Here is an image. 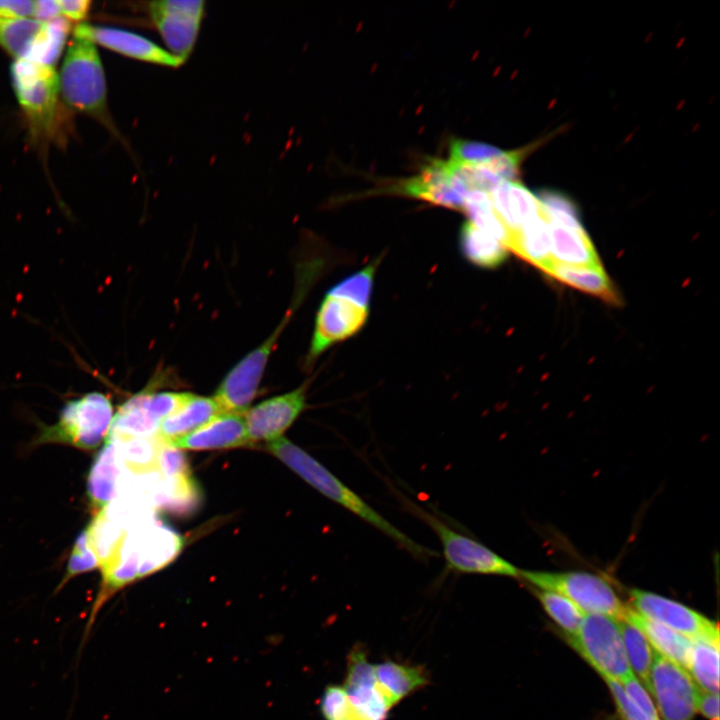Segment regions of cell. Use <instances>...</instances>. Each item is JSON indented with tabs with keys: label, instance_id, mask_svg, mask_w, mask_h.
<instances>
[{
	"label": "cell",
	"instance_id": "cell-1",
	"mask_svg": "<svg viewBox=\"0 0 720 720\" xmlns=\"http://www.w3.org/2000/svg\"><path fill=\"white\" fill-rule=\"evenodd\" d=\"M267 449L321 494L388 536L415 557L426 559L437 555L391 524L360 495L291 441L280 437L268 442Z\"/></svg>",
	"mask_w": 720,
	"mask_h": 720
},
{
	"label": "cell",
	"instance_id": "cell-2",
	"mask_svg": "<svg viewBox=\"0 0 720 720\" xmlns=\"http://www.w3.org/2000/svg\"><path fill=\"white\" fill-rule=\"evenodd\" d=\"M59 87L71 108L112 126L107 110L105 73L92 41L74 35L65 54Z\"/></svg>",
	"mask_w": 720,
	"mask_h": 720
},
{
	"label": "cell",
	"instance_id": "cell-3",
	"mask_svg": "<svg viewBox=\"0 0 720 720\" xmlns=\"http://www.w3.org/2000/svg\"><path fill=\"white\" fill-rule=\"evenodd\" d=\"M112 418L110 398L101 392H90L67 401L57 422L44 426L36 443H63L84 450L94 449L106 438Z\"/></svg>",
	"mask_w": 720,
	"mask_h": 720
},
{
	"label": "cell",
	"instance_id": "cell-4",
	"mask_svg": "<svg viewBox=\"0 0 720 720\" xmlns=\"http://www.w3.org/2000/svg\"><path fill=\"white\" fill-rule=\"evenodd\" d=\"M519 577L537 589L563 595L584 614H602L623 620L628 609L612 586L592 573L520 570Z\"/></svg>",
	"mask_w": 720,
	"mask_h": 720
},
{
	"label": "cell",
	"instance_id": "cell-5",
	"mask_svg": "<svg viewBox=\"0 0 720 720\" xmlns=\"http://www.w3.org/2000/svg\"><path fill=\"white\" fill-rule=\"evenodd\" d=\"M568 640L604 680L621 684L634 675L618 619L602 614H585L578 633Z\"/></svg>",
	"mask_w": 720,
	"mask_h": 720
},
{
	"label": "cell",
	"instance_id": "cell-6",
	"mask_svg": "<svg viewBox=\"0 0 720 720\" xmlns=\"http://www.w3.org/2000/svg\"><path fill=\"white\" fill-rule=\"evenodd\" d=\"M436 533L450 570L459 573L518 577L520 570L512 563L475 539L457 532L421 507L408 505Z\"/></svg>",
	"mask_w": 720,
	"mask_h": 720
},
{
	"label": "cell",
	"instance_id": "cell-7",
	"mask_svg": "<svg viewBox=\"0 0 720 720\" xmlns=\"http://www.w3.org/2000/svg\"><path fill=\"white\" fill-rule=\"evenodd\" d=\"M183 546V537L155 517L124 531L113 557L136 565L141 578L171 563Z\"/></svg>",
	"mask_w": 720,
	"mask_h": 720
},
{
	"label": "cell",
	"instance_id": "cell-8",
	"mask_svg": "<svg viewBox=\"0 0 720 720\" xmlns=\"http://www.w3.org/2000/svg\"><path fill=\"white\" fill-rule=\"evenodd\" d=\"M152 25L168 51L182 62L190 57L205 14L202 0H159L147 3Z\"/></svg>",
	"mask_w": 720,
	"mask_h": 720
},
{
	"label": "cell",
	"instance_id": "cell-9",
	"mask_svg": "<svg viewBox=\"0 0 720 720\" xmlns=\"http://www.w3.org/2000/svg\"><path fill=\"white\" fill-rule=\"evenodd\" d=\"M13 87L19 104L32 123L49 126L54 118L59 79L53 66L26 58L11 66Z\"/></svg>",
	"mask_w": 720,
	"mask_h": 720
},
{
	"label": "cell",
	"instance_id": "cell-10",
	"mask_svg": "<svg viewBox=\"0 0 720 720\" xmlns=\"http://www.w3.org/2000/svg\"><path fill=\"white\" fill-rule=\"evenodd\" d=\"M650 682L663 720H693L701 690L686 669L655 652Z\"/></svg>",
	"mask_w": 720,
	"mask_h": 720
},
{
	"label": "cell",
	"instance_id": "cell-11",
	"mask_svg": "<svg viewBox=\"0 0 720 720\" xmlns=\"http://www.w3.org/2000/svg\"><path fill=\"white\" fill-rule=\"evenodd\" d=\"M630 600L634 610L642 616L663 624L691 640L719 638L716 623L679 602L640 589L630 591Z\"/></svg>",
	"mask_w": 720,
	"mask_h": 720
},
{
	"label": "cell",
	"instance_id": "cell-12",
	"mask_svg": "<svg viewBox=\"0 0 720 720\" xmlns=\"http://www.w3.org/2000/svg\"><path fill=\"white\" fill-rule=\"evenodd\" d=\"M369 309L327 294L316 314L308 361L316 359L334 344L358 333L366 324Z\"/></svg>",
	"mask_w": 720,
	"mask_h": 720
},
{
	"label": "cell",
	"instance_id": "cell-13",
	"mask_svg": "<svg viewBox=\"0 0 720 720\" xmlns=\"http://www.w3.org/2000/svg\"><path fill=\"white\" fill-rule=\"evenodd\" d=\"M307 385L276 397L267 399L244 414L247 434L250 442L258 440L273 441L282 437L306 405Z\"/></svg>",
	"mask_w": 720,
	"mask_h": 720
},
{
	"label": "cell",
	"instance_id": "cell-14",
	"mask_svg": "<svg viewBox=\"0 0 720 720\" xmlns=\"http://www.w3.org/2000/svg\"><path fill=\"white\" fill-rule=\"evenodd\" d=\"M74 35L89 39L94 44L145 63L169 68H177L184 64L154 41L127 30L80 24L76 27Z\"/></svg>",
	"mask_w": 720,
	"mask_h": 720
},
{
	"label": "cell",
	"instance_id": "cell-15",
	"mask_svg": "<svg viewBox=\"0 0 720 720\" xmlns=\"http://www.w3.org/2000/svg\"><path fill=\"white\" fill-rule=\"evenodd\" d=\"M391 190L445 208L462 211L464 208L465 199L450 184L446 161L441 159L430 160L418 175Z\"/></svg>",
	"mask_w": 720,
	"mask_h": 720
},
{
	"label": "cell",
	"instance_id": "cell-16",
	"mask_svg": "<svg viewBox=\"0 0 720 720\" xmlns=\"http://www.w3.org/2000/svg\"><path fill=\"white\" fill-rule=\"evenodd\" d=\"M179 449L213 450L250 444L244 414L222 413L195 431L168 442Z\"/></svg>",
	"mask_w": 720,
	"mask_h": 720
},
{
	"label": "cell",
	"instance_id": "cell-17",
	"mask_svg": "<svg viewBox=\"0 0 720 720\" xmlns=\"http://www.w3.org/2000/svg\"><path fill=\"white\" fill-rule=\"evenodd\" d=\"M489 195L509 234L538 215L541 209L538 198L517 181H502Z\"/></svg>",
	"mask_w": 720,
	"mask_h": 720
},
{
	"label": "cell",
	"instance_id": "cell-18",
	"mask_svg": "<svg viewBox=\"0 0 720 720\" xmlns=\"http://www.w3.org/2000/svg\"><path fill=\"white\" fill-rule=\"evenodd\" d=\"M623 620L638 628L655 652L688 671L692 652L691 639L642 616L631 607H628Z\"/></svg>",
	"mask_w": 720,
	"mask_h": 720
},
{
	"label": "cell",
	"instance_id": "cell-19",
	"mask_svg": "<svg viewBox=\"0 0 720 720\" xmlns=\"http://www.w3.org/2000/svg\"><path fill=\"white\" fill-rule=\"evenodd\" d=\"M222 414L213 397L191 394L175 412L164 418L158 437L166 442L185 436Z\"/></svg>",
	"mask_w": 720,
	"mask_h": 720
},
{
	"label": "cell",
	"instance_id": "cell-20",
	"mask_svg": "<svg viewBox=\"0 0 720 720\" xmlns=\"http://www.w3.org/2000/svg\"><path fill=\"white\" fill-rule=\"evenodd\" d=\"M507 249L541 270L552 261L549 224L541 213L509 234Z\"/></svg>",
	"mask_w": 720,
	"mask_h": 720
},
{
	"label": "cell",
	"instance_id": "cell-21",
	"mask_svg": "<svg viewBox=\"0 0 720 720\" xmlns=\"http://www.w3.org/2000/svg\"><path fill=\"white\" fill-rule=\"evenodd\" d=\"M548 224L551 256L554 261L574 266H601L598 254L585 230L569 229L550 221Z\"/></svg>",
	"mask_w": 720,
	"mask_h": 720
},
{
	"label": "cell",
	"instance_id": "cell-22",
	"mask_svg": "<svg viewBox=\"0 0 720 720\" xmlns=\"http://www.w3.org/2000/svg\"><path fill=\"white\" fill-rule=\"evenodd\" d=\"M160 423L146 407L141 391L118 408L107 436L151 438L158 435Z\"/></svg>",
	"mask_w": 720,
	"mask_h": 720
},
{
	"label": "cell",
	"instance_id": "cell-23",
	"mask_svg": "<svg viewBox=\"0 0 720 720\" xmlns=\"http://www.w3.org/2000/svg\"><path fill=\"white\" fill-rule=\"evenodd\" d=\"M201 491L192 475L162 476L153 498L154 509L177 515L195 512L201 503Z\"/></svg>",
	"mask_w": 720,
	"mask_h": 720
},
{
	"label": "cell",
	"instance_id": "cell-24",
	"mask_svg": "<svg viewBox=\"0 0 720 720\" xmlns=\"http://www.w3.org/2000/svg\"><path fill=\"white\" fill-rule=\"evenodd\" d=\"M121 472L114 448L106 442L97 454L88 476L87 492L95 514L115 497Z\"/></svg>",
	"mask_w": 720,
	"mask_h": 720
},
{
	"label": "cell",
	"instance_id": "cell-25",
	"mask_svg": "<svg viewBox=\"0 0 720 720\" xmlns=\"http://www.w3.org/2000/svg\"><path fill=\"white\" fill-rule=\"evenodd\" d=\"M543 271L571 287L601 297L611 303L617 302V295L602 266H574L552 260Z\"/></svg>",
	"mask_w": 720,
	"mask_h": 720
},
{
	"label": "cell",
	"instance_id": "cell-26",
	"mask_svg": "<svg viewBox=\"0 0 720 720\" xmlns=\"http://www.w3.org/2000/svg\"><path fill=\"white\" fill-rule=\"evenodd\" d=\"M377 684L394 706L428 682L418 667L385 661L375 665Z\"/></svg>",
	"mask_w": 720,
	"mask_h": 720
},
{
	"label": "cell",
	"instance_id": "cell-27",
	"mask_svg": "<svg viewBox=\"0 0 720 720\" xmlns=\"http://www.w3.org/2000/svg\"><path fill=\"white\" fill-rule=\"evenodd\" d=\"M459 245L463 256L482 268H495L507 257V247L493 236L479 230L469 221L463 223Z\"/></svg>",
	"mask_w": 720,
	"mask_h": 720
},
{
	"label": "cell",
	"instance_id": "cell-28",
	"mask_svg": "<svg viewBox=\"0 0 720 720\" xmlns=\"http://www.w3.org/2000/svg\"><path fill=\"white\" fill-rule=\"evenodd\" d=\"M112 444L122 471L143 472L156 469L158 435L151 438L106 436Z\"/></svg>",
	"mask_w": 720,
	"mask_h": 720
},
{
	"label": "cell",
	"instance_id": "cell-29",
	"mask_svg": "<svg viewBox=\"0 0 720 720\" xmlns=\"http://www.w3.org/2000/svg\"><path fill=\"white\" fill-rule=\"evenodd\" d=\"M688 671L698 688L704 692H719V638L692 640Z\"/></svg>",
	"mask_w": 720,
	"mask_h": 720
},
{
	"label": "cell",
	"instance_id": "cell-30",
	"mask_svg": "<svg viewBox=\"0 0 720 720\" xmlns=\"http://www.w3.org/2000/svg\"><path fill=\"white\" fill-rule=\"evenodd\" d=\"M618 624L632 672L639 676L642 686L651 693L650 673L655 651L634 625L625 620H618Z\"/></svg>",
	"mask_w": 720,
	"mask_h": 720
},
{
	"label": "cell",
	"instance_id": "cell-31",
	"mask_svg": "<svg viewBox=\"0 0 720 720\" xmlns=\"http://www.w3.org/2000/svg\"><path fill=\"white\" fill-rule=\"evenodd\" d=\"M44 26L34 18H0V45L16 59L25 58Z\"/></svg>",
	"mask_w": 720,
	"mask_h": 720
},
{
	"label": "cell",
	"instance_id": "cell-32",
	"mask_svg": "<svg viewBox=\"0 0 720 720\" xmlns=\"http://www.w3.org/2000/svg\"><path fill=\"white\" fill-rule=\"evenodd\" d=\"M463 211L469 222L507 247L509 231L497 216L489 194L475 191L465 198Z\"/></svg>",
	"mask_w": 720,
	"mask_h": 720
},
{
	"label": "cell",
	"instance_id": "cell-33",
	"mask_svg": "<svg viewBox=\"0 0 720 720\" xmlns=\"http://www.w3.org/2000/svg\"><path fill=\"white\" fill-rule=\"evenodd\" d=\"M345 690L351 705L352 717L358 720H385L393 707L377 683L345 688Z\"/></svg>",
	"mask_w": 720,
	"mask_h": 720
},
{
	"label": "cell",
	"instance_id": "cell-34",
	"mask_svg": "<svg viewBox=\"0 0 720 720\" xmlns=\"http://www.w3.org/2000/svg\"><path fill=\"white\" fill-rule=\"evenodd\" d=\"M535 595L548 615L562 628L568 637L575 636L585 614L569 599L553 591L535 589Z\"/></svg>",
	"mask_w": 720,
	"mask_h": 720
},
{
	"label": "cell",
	"instance_id": "cell-35",
	"mask_svg": "<svg viewBox=\"0 0 720 720\" xmlns=\"http://www.w3.org/2000/svg\"><path fill=\"white\" fill-rule=\"evenodd\" d=\"M68 30V22L61 17L45 23L25 58L53 66L62 51Z\"/></svg>",
	"mask_w": 720,
	"mask_h": 720
},
{
	"label": "cell",
	"instance_id": "cell-36",
	"mask_svg": "<svg viewBox=\"0 0 720 720\" xmlns=\"http://www.w3.org/2000/svg\"><path fill=\"white\" fill-rule=\"evenodd\" d=\"M377 264L378 260L342 279L327 294L346 299L358 306L369 309Z\"/></svg>",
	"mask_w": 720,
	"mask_h": 720
},
{
	"label": "cell",
	"instance_id": "cell-37",
	"mask_svg": "<svg viewBox=\"0 0 720 720\" xmlns=\"http://www.w3.org/2000/svg\"><path fill=\"white\" fill-rule=\"evenodd\" d=\"M449 151V160L463 164H484L503 152L491 144L464 139H454Z\"/></svg>",
	"mask_w": 720,
	"mask_h": 720
},
{
	"label": "cell",
	"instance_id": "cell-38",
	"mask_svg": "<svg viewBox=\"0 0 720 720\" xmlns=\"http://www.w3.org/2000/svg\"><path fill=\"white\" fill-rule=\"evenodd\" d=\"M156 470L164 477L191 475L184 452L159 438Z\"/></svg>",
	"mask_w": 720,
	"mask_h": 720
},
{
	"label": "cell",
	"instance_id": "cell-39",
	"mask_svg": "<svg viewBox=\"0 0 720 720\" xmlns=\"http://www.w3.org/2000/svg\"><path fill=\"white\" fill-rule=\"evenodd\" d=\"M320 713L324 720H348L352 710L347 692L343 686L329 685L320 699Z\"/></svg>",
	"mask_w": 720,
	"mask_h": 720
},
{
	"label": "cell",
	"instance_id": "cell-40",
	"mask_svg": "<svg viewBox=\"0 0 720 720\" xmlns=\"http://www.w3.org/2000/svg\"><path fill=\"white\" fill-rule=\"evenodd\" d=\"M376 683L375 665L368 661L362 649L354 648L348 657L344 688L374 685Z\"/></svg>",
	"mask_w": 720,
	"mask_h": 720
},
{
	"label": "cell",
	"instance_id": "cell-41",
	"mask_svg": "<svg viewBox=\"0 0 720 720\" xmlns=\"http://www.w3.org/2000/svg\"><path fill=\"white\" fill-rule=\"evenodd\" d=\"M535 144L512 151H503L500 155L484 163L488 169L503 181H515L520 172V165Z\"/></svg>",
	"mask_w": 720,
	"mask_h": 720
},
{
	"label": "cell",
	"instance_id": "cell-42",
	"mask_svg": "<svg viewBox=\"0 0 720 720\" xmlns=\"http://www.w3.org/2000/svg\"><path fill=\"white\" fill-rule=\"evenodd\" d=\"M538 200L545 209L561 211L574 216H579L574 202L560 192L543 190L539 193Z\"/></svg>",
	"mask_w": 720,
	"mask_h": 720
},
{
	"label": "cell",
	"instance_id": "cell-43",
	"mask_svg": "<svg viewBox=\"0 0 720 720\" xmlns=\"http://www.w3.org/2000/svg\"><path fill=\"white\" fill-rule=\"evenodd\" d=\"M34 13V1L0 0V18H30Z\"/></svg>",
	"mask_w": 720,
	"mask_h": 720
},
{
	"label": "cell",
	"instance_id": "cell-44",
	"mask_svg": "<svg viewBox=\"0 0 720 720\" xmlns=\"http://www.w3.org/2000/svg\"><path fill=\"white\" fill-rule=\"evenodd\" d=\"M61 15L65 18L79 21L86 17L90 1L87 0H57Z\"/></svg>",
	"mask_w": 720,
	"mask_h": 720
},
{
	"label": "cell",
	"instance_id": "cell-45",
	"mask_svg": "<svg viewBox=\"0 0 720 720\" xmlns=\"http://www.w3.org/2000/svg\"><path fill=\"white\" fill-rule=\"evenodd\" d=\"M697 711L709 720H719V696L718 694L700 691Z\"/></svg>",
	"mask_w": 720,
	"mask_h": 720
},
{
	"label": "cell",
	"instance_id": "cell-46",
	"mask_svg": "<svg viewBox=\"0 0 720 720\" xmlns=\"http://www.w3.org/2000/svg\"><path fill=\"white\" fill-rule=\"evenodd\" d=\"M60 15L61 12L57 0L34 1V19L47 23L60 17Z\"/></svg>",
	"mask_w": 720,
	"mask_h": 720
},
{
	"label": "cell",
	"instance_id": "cell-47",
	"mask_svg": "<svg viewBox=\"0 0 720 720\" xmlns=\"http://www.w3.org/2000/svg\"><path fill=\"white\" fill-rule=\"evenodd\" d=\"M348 720H358V719H356V718L352 717V718H350V719H348Z\"/></svg>",
	"mask_w": 720,
	"mask_h": 720
}]
</instances>
